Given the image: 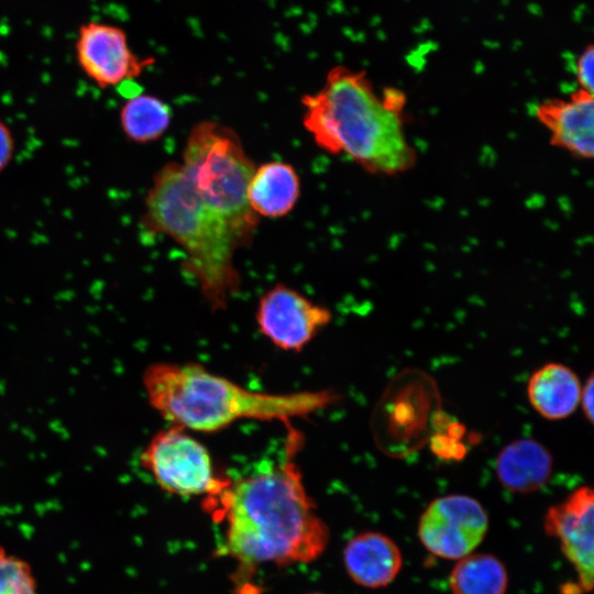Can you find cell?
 Wrapping results in <instances>:
<instances>
[{
    "instance_id": "obj_1",
    "label": "cell",
    "mask_w": 594,
    "mask_h": 594,
    "mask_svg": "<svg viewBox=\"0 0 594 594\" xmlns=\"http://www.w3.org/2000/svg\"><path fill=\"white\" fill-rule=\"evenodd\" d=\"M279 459L205 502L226 524L221 549L244 568L308 563L326 550L330 531L308 494L298 464L304 435L293 422Z\"/></svg>"
},
{
    "instance_id": "obj_2",
    "label": "cell",
    "mask_w": 594,
    "mask_h": 594,
    "mask_svg": "<svg viewBox=\"0 0 594 594\" xmlns=\"http://www.w3.org/2000/svg\"><path fill=\"white\" fill-rule=\"evenodd\" d=\"M405 103L402 91L378 95L364 72L339 65L321 89L302 96V123L327 153L345 155L372 174L396 175L417 160L405 130Z\"/></svg>"
},
{
    "instance_id": "obj_3",
    "label": "cell",
    "mask_w": 594,
    "mask_h": 594,
    "mask_svg": "<svg viewBox=\"0 0 594 594\" xmlns=\"http://www.w3.org/2000/svg\"><path fill=\"white\" fill-rule=\"evenodd\" d=\"M150 405L173 426L216 432L243 419L279 421L316 414L338 400L328 389L263 393L248 389L198 363H154L143 374Z\"/></svg>"
},
{
    "instance_id": "obj_4",
    "label": "cell",
    "mask_w": 594,
    "mask_h": 594,
    "mask_svg": "<svg viewBox=\"0 0 594 594\" xmlns=\"http://www.w3.org/2000/svg\"><path fill=\"white\" fill-rule=\"evenodd\" d=\"M144 202V229L179 244L187 255L183 268L205 301L213 311L226 309L241 285L237 252L252 237L197 195L178 162H168L154 174Z\"/></svg>"
},
{
    "instance_id": "obj_5",
    "label": "cell",
    "mask_w": 594,
    "mask_h": 594,
    "mask_svg": "<svg viewBox=\"0 0 594 594\" xmlns=\"http://www.w3.org/2000/svg\"><path fill=\"white\" fill-rule=\"evenodd\" d=\"M180 164L197 195L253 238L258 217L249 206L248 186L256 167L238 134L215 121L198 122Z\"/></svg>"
},
{
    "instance_id": "obj_6",
    "label": "cell",
    "mask_w": 594,
    "mask_h": 594,
    "mask_svg": "<svg viewBox=\"0 0 594 594\" xmlns=\"http://www.w3.org/2000/svg\"><path fill=\"white\" fill-rule=\"evenodd\" d=\"M141 465L165 492L182 497L216 498L231 480L216 472L208 449L188 430L170 425L147 443Z\"/></svg>"
},
{
    "instance_id": "obj_7",
    "label": "cell",
    "mask_w": 594,
    "mask_h": 594,
    "mask_svg": "<svg viewBox=\"0 0 594 594\" xmlns=\"http://www.w3.org/2000/svg\"><path fill=\"white\" fill-rule=\"evenodd\" d=\"M490 517L480 501L465 494H448L432 499L420 514L417 536L432 556L457 561L484 541Z\"/></svg>"
},
{
    "instance_id": "obj_8",
    "label": "cell",
    "mask_w": 594,
    "mask_h": 594,
    "mask_svg": "<svg viewBox=\"0 0 594 594\" xmlns=\"http://www.w3.org/2000/svg\"><path fill=\"white\" fill-rule=\"evenodd\" d=\"M331 311L298 290L276 284L265 292L257 304V329L276 348L302 350L331 321Z\"/></svg>"
},
{
    "instance_id": "obj_9",
    "label": "cell",
    "mask_w": 594,
    "mask_h": 594,
    "mask_svg": "<svg viewBox=\"0 0 594 594\" xmlns=\"http://www.w3.org/2000/svg\"><path fill=\"white\" fill-rule=\"evenodd\" d=\"M75 47L79 67L102 89L131 81L154 63L152 57L142 58L132 52L121 28L106 23L81 25Z\"/></svg>"
},
{
    "instance_id": "obj_10",
    "label": "cell",
    "mask_w": 594,
    "mask_h": 594,
    "mask_svg": "<svg viewBox=\"0 0 594 594\" xmlns=\"http://www.w3.org/2000/svg\"><path fill=\"white\" fill-rule=\"evenodd\" d=\"M547 535L557 539L573 566L579 587L588 593L594 579V493L590 486L574 490L548 508L543 517Z\"/></svg>"
},
{
    "instance_id": "obj_11",
    "label": "cell",
    "mask_w": 594,
    "mask_h": 594,
    "mask_svg": "<svg viewBox=\"0 0 594 594\" xmlns=\"http://www.w3.org/2000/svg\"><path fill=\"white\" fill-rule=\"evenodd\" d=\"M535 116L547 129L552 145L579 157L594 154V98L578 89L569 98L539 103Z\"/></svg>"
},
{
    "instance_id": "obj_12",
    "label": "cell",
    "mask_w": 594,
    "mask_h": 594,
    "mask_svg": "<svg viewBox=\"0 0 594 594\" xmlns=\"http://www.w3.org/2000/svg\"><path fill=\"white\" fill-rule=\"evenodd\" d=\"M342 561L348 576L359 586L376 590L399 575L404 558L394 539L381 531H362L344 546Z\"/></svg>"
},
{
    "instance_id": "obj_13",
    "label": "cell",
    "mask_w": 594,
    "mask_h": 594,
    "mask_svg": "<svg viewBox=\"0 0 594 594\" xmlns=\"http://www.w3.org/2000/svg\"><path fill=\"white\" fill-rule=\"evenodd\" d=\"M553 459L550 451L532 438H520L498 453L495 471L498 482L517 494L540 490L550 480Z\"/></svg>"
},
{
    "instance_id": "obj_14",
    "label": "cell",
    "mask_w": 594,
    "mask_h": 594,
    "mask_svg": "<svg viewBox=\"0 0 594 594\" xmlns=\"http://www.w3.org/2000/svg\"><path fill=\"white\" fill-rule=\"evenodd\" d=\"M299 194L300 179L293 165L272 161L255 168L248 186V202L257 217L280 218L293 210Z\"/></svg>"
},
{
    "instance_id": "obj_15",
    "label": "cell",
    "mask_w": 594,
    "mask_h": 594,
    "mask_svg": "<svg viewBox=\"0 0 594 594\" xmlns=\"http://www.w3.org/2000/svg\"><path fill=\"white\" fill-rule=\"evenodd\" d=\"M581 382L569 366L548 363L536 370L527 385L532 408L543 418L560 420L571 416L580 405Z\"/></svg>"
},
{
    "instance_id": "obj_16",
    "label": "cell",
    "mask_w": 594,
    "mask_h": 594,
    "mask_svg": "<svg viewBox=\"0 0 594 594\" xmlns=\"http://www.w3.org/2000/svg\"><path fill=\"white\" fill-rule=\"evenodd\" d=\"M448 581L451 594H506L509 576L499 558L475 551L455 561Z\"/></svg>"
},
{
    "instance_id": "obj_17",
    "label": "cell",
    "mask_w": 594,
    "mask_h": 594,
    "mask_svg": "<svg viewBox=\"0 0 594 594\" xmlns=\"http://www.w3.org/2000/svg\"><path fill=\"white\" fill-rule=\"evenodd\" d=\"M119 120L130 141L145 144L163 136L170 125L172 112L162 99L139 92L123 103Z\"/></svg>"
},
{
    "instance_id": "obj_18",
    "label": "cell",
    "mask_w": 594,
    "mask_h": 594,
    "mask_svg": "<svg viewBox=\"0 0 594 594\" xmlns=\"http://www.w3.org/2000/svg\"><path fill=\"white\" fill-rule=\"evenodd\" d=\"M0 594H38L31 564L0 544Z\"/></svg>"
},
{
    "instance_id": "obj_19",
    "label": "cell",
    "mask_w": 594,
    "mask_h": 594,
    "mask_svg": "<svg viewBox=\"0 0 594 594\" xmlns=\"http://www.w3.org/2000/svg\"><path fill=\"white\" fill-rule=\"evenodd\" d=\"M575 77L579 89L593 95L594 91V48L586 46L578 56L575 63Z\"/></svg>"
},
{
    "instance_id": "obj_20",
    "label": "cell",
    "mask_w": 594,
    "mask_h": 594,
    "mask_svg": "<svg viewBox=\"0 0 594 594\" xmlns=\"http://www.w3.org/2000/svg\"><path fill=\"white\" fill-rule=\"evenodd\" d=\"M14 139L9 127L0 120V174L9 166L14 155Z\"/></svg>"
},
{
    "instance_id": "obj_21",
    "label": "cell",
    "mask_w": 594,
    "mask_h": 594,
    "mask_svg": "<svg viewBox=\"0 0 594 594\" xmlns=\"http://www.w3.org/2000/svg\"><path fill=\"white\" fill-rule=\"evenodd\" d=\"M593 403H594V381L593 375H590L585 385L582 387L580 404L584 411L585 418L593 422Z\"/></svg>"
},
{
    "instance_id": "obj_22",
    "label": "cell",
    "mask_w": 594,
    "mask_h": 594,
    "mask_svg": "<svg viewBox=\"0 0 594 594\" xmlns=\"http://www.w3.org/2000/svg\"><path fill=\"white\" fill-rule=\"evenodd\" d=\"M307 594H323V593H320V592H310V593H307Z\"/></svg>"
}]
</instances>
